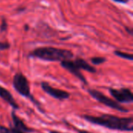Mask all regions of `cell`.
<instances>
[{"mask_svg": "<svg viewBox=\"0 0 133 133\" xmlns=\"http://www.w3.org/2000/svg\"><path fill=\"white\" fill-rule=\"evenodd\" d=\"M82 118L91 124L103 126L112 130L122 132H132L133 130L132 117L121 118L112 115L104 114L98 117L83 115Z\"/></svg>", "mask_w": 133, "mask_h": 133, "instance_id": "obj_1", "label": "cell"}, {"mask_svg": "<svg viewBox=\"0 0 133 133\" xmlns=\"http://www.w3.org/2000/svg\"><path fill=\"white\" fill-rule=\"evenodd\" d=\"M10 47V45L8 43L5 42H0V51L6 50Z\"/></svg>", "mask_w": 133, "mask_h": 133, "instance_id": "obj_14", "label": "cell"}, {"mask_svg": "<svg viewBox=\"0 0 133 133\" xmlns=\"http://www.w3.org/2000/svg\"><path fill=\"white\" fill-rule=\"evenodd\" d=\"M12 122H13V125H14V127L19 130H20L21 132L25 133H30L34 132V130L28 126H26L24 122L17 116V115L15 113V111H12Z\"/></svg>", "mask_w": 133, "mask_h": 133, "instance_id": "obj_9", "label": "cell"}, {"mask_svg": "<svg viewBox=\"0 0 133 133\" xmlns=\"http://www.w3.org/2000/svg\"><path fill=\"white\" fill-rule=\"evenodd\" d=\"M61 65L64 69H65L66 70H68L69 72L73 74L75 76H76L83 83H84L85 84L87 83V79H85L83 75L80 72V69L76 66V65L75 64L74 62L70 61V60H63V61L61 62Z\"/></svg>", "mask_w": 133, "mask_h": 133, "instance_id": "obj_7", "label": "cell"}, {"mask_svg": "<svg viewBox=\"0 0 133 133\" xmlns=\"http://www.w3.org/2000/svg\"><path fill=\"white\" fill-rule=\"evenodd\" d=\"M12 86L14 89L16 90V92H18L20 95H22L26 98L30 99L37 106L39 105L38 102H37L31 96L29 82L26 77L23 73L18 72L14 76L12 80Z\"/></svg>", "mask_w": 133, "mask_h": 133, "instance_id": "obj_3", "label": "cell"}, {"mask_svg": "<svg viewBox=\"0 0 133 133\" xmlns=\"http://www.w3.org/2000/svg\"><path fill=\"white\" fill-rule=\"evenodd\" d=\"M49 133H59L58 132H55V131H50Z\"/></svg>", "mask_w": 133, "mask_h": 133, "instance_id": "obj_17", "label": "cell"}, {"mask_svg": "<svg viewBox=\"0 0 133 133\" xmlns=\"http://www.w3.org/2000/svg\"><path fill=\"white\" fill-rule=\"evenodd\" d=\"M0 98L5 101L7 104H9L14 110H18L19 108V106L16 102L11 93L1 86H0Z\"/></svg>", "mask_w": 133, "mask_h": 133, "instance_id": "obj_8", "label": "cell"}, {"mask_svg": "<svg viewBox=\"0 0 133 133\" xmlns=\"http://www.w3.org/2000/svg\"><path fill=\"white\" fill-rule=\"evenodd\" d=\"M7 27H8L7 23H6L5 19H3L2 21V24H1V26H0V31H1V32L5 31V30H7Z\"/></svg>", "mask_w": 133, "mask_h": 133, "instance_id": "obj_13", "label": "cell"}, {"mask_svg": "<svg viewBox=\"0 0 133 133\" xmlns=\"http://www.w3.org/2000/svg\"><path fill=\"white\" fill-rule=\"evenodd\" d=\"M78 133H92L88 132V131H86V130H77Z\"/></svg>", "mask_w": 133, "mask_h": 133, "instance_id": "obj_16", "label": "cell"}, {"mask_svg": "<svg viewBox=\"0 0 133 133\" xmlns=\"http://www.w3.org/2000/svg\"><path fill=\"white\" fill-rule=\"evenodd\" d=\"M115 54L120 57V58H125V59H128L129 61H132L133 60V56L131 54H127V53H124L122 51H115Z\"/></svg>", "mask_w": 133, "mask_h": 133, "instance_id": "obj_11", "label": "cell"}, {"mask_svg": "<svg viewBox=\"0 0 133 133\" xmlns=\"http://www.w3.org/2000/svg\"><path fill=\"white\" fill-rule=\"evenodd\" d=\"M106 62V58L104 57H94L91 58V62L94 65H100Z\"/></svg>", "mask_w": 133, "mask_h": 133, "instance_id": "obj_12", "label": "cell"}, {"mask_svg": "<svg viewBox=\"0 0 133 133\" xmlns=\"http://www.w3.org/2000/svg\"><path fill=\"white\" fill-rule=\"evenodd\" d=\"M41 87L46 94H48L53 98H55L58 100H66V99H69L70 97L69 93L62 90L54 88L46 82H42L41 83Z\"/></svg>", "mask_w": 133, "mask_h": 133, "instance_id": "obj_6", "label": "cell"}, {"mask_svg": "<svg viewBox=\"0 0 133 133\" xmlns=\"http://www.w3.org/2000/svg\"><path fill=\"white\" fill-rule=\"evenodd\" d=\"M88 93L90 94V95L94 98L96 101H97L98 102H100L101 104L111 108L112 109L117 110L118 111L121 112H124V113H127L129 111V110L126 109L125 108L122 107L121 104H119L116 101H114L112 99H111L110 97H107L106 95H104V94H102L101 92L97 90H88Z\"/></svg>", "mask_w": 133, "mask_h": 133, "instance_id": "obj_4", "label": "cell"}, {"mask_svg": "<svg viewBox=\"0 0 133 133\" xmlns=\"http://www.w3.org/2000/svg\"><path fill=\"white\" fill-rule=\"evenodd\" d=\"M115 2H120V3H127L128 2H129V0H113Z\"/></svg>", "mask_w": 133, "mask_h": 133, "instance_id": "obj_15", "label": "cell"}, {"mask_svg": "<svg viewBox=\"0 0 133 133\" xmlns=\"http://www.w3.org/2000/svg\"><path fill=\"white\" fill-rule=\"evenodd\" d=\"M75 64L76 65V66L79 69H83L85 71H87L89 72H92L94 73L96 72V69L94 68L93 66H91L90 64H88L85 60H83V58H78L74 61Z\"/></svg>", "mask_w": 133, "mask_h": 133, "instance_id": "obj_10", "label": "cell"}, {"mask_svg": "<svg viewBox=\"0 0 133 133\" xmlns=\"http://www.w3.org/2000/svg\"><path fill=\"white\" fill-rule=\"evenodd\" d=\"M109 92L118 103H124V104L132 103L133 94L132 91L128 88H122V89L110 88Z\"/></svg>", "mask_w": 133, "mask_h": 133, "instance_id": "obj_5", "label": "cell"}, {"mask_svg": "<svg viewBox=\"0 0 133 133\" xmlns=\"http://www.w3.org/2000/svg\"><path fill=\"white\" fill-rule=\"evenodd\" d=\"M29 56L47 62H62L63 60L71 59L73 54L69 50L59 49L53 47H42L34 50Z\"/></svg>", "mask_w": 133, "mask_h": 133, "instance_id": "obj_2", "label": "cell"}]
</instances>
